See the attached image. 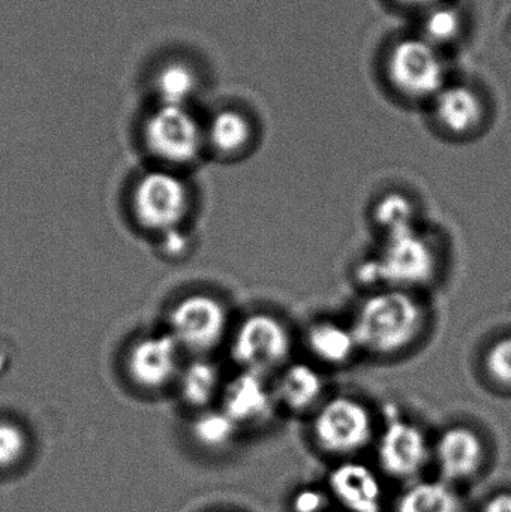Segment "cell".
<instances>
[{
	"instance_id": "10",
	"label": "cell",
	"mask_w": 511,
	"mask_h": 512,
	"mask_svg": "<svg viewBox=\"0 0 511 512\" xmlns=\"http://www.w3.org/2000/svg\"><path fill=\"white\" fill-rule=\"evenodd\" d=\"M219 408L240 430L267 426L272 423L279 409L272 379L239 370L230 379H225L219 397Z\"/></svg>"
},
{
	"instance_id": "13",
	"label": "cell",
	"mask_w": 511,
	"mask_h": 512,
	"mask_svg": "<svg viewBox=\"0 0 511 512\" xmlns=\"http://www.w3.org/2000/svg\"><path fill=\"white\" fill-rule=\"evenodd\" d=\"M332 504L344 512H383L384 484L371 466L357 460H341L327 478Z\"/></svg>"
},
{
	"instance_id": "21",
	"label": "cell",
	"mask_w": 511,
	"mask_h": 512,
	"mask_svg": "<svg viewBox=\"0 0 511 512\" xmlns=\"http://www.w3.org/2000/svg\"><path fill=\"white\" fill-rule=\"evenodd\" d=\"M242 430L222 411L209 408L198 412L192 423V436L195 441L210 451H222L234 444Z\"/></svg>"
},
{
	"instance_id": "14",
	"label": "cell",
	"mask_w": 511,
	"mask_h": 512,
	"mask_svg": "<svg viewBox=\"0 0 511 512\" xmlns=\"http://www.w3.org/2000/svg\"><path fill=\"white\" fill-rule=\"evenodd\" d=\"M279 409L294 415H312L327 397V378L312 361H291L273 376Z\"/></svg>"
},
{
	"instance_id": "7",
	"label": "cell",
	"mask_w": 511,
	"mask_h": 512,
	"mask_svg": "<svg viewBox=\"0 0 511 512\" xmlns=\"http://www.w3.org/2000/svg\"><path fill=\"white\" fill-rule=\"evenodd\" d=\"M387 74L396 92L411 101H434L447 86L440 48L422 36L402 39L392 48Z\"/></svg>"
},
{
	"instance_id": "12",
	"label": "cell",
	"mask_w": 511,
	"mask_h": 512,
	"mask_svg": "<svg viewBox=\"0 0 511 512\" xmlns=\"http://www.w3.org/2000/svg\"><path fill=\"white\" fill-rule=\"evenodd\" d=\"M180 354L182 348L168 331L141 337L126 357L129 378L144 390H162L179 378L183 366Z\"/></svg>"
},
{
	"instance_id": "2",
	"label": "cell",
	"mask_w": 511,
	"mask_h": 512,
	"mask_svg": "<svg viewBox=\"0 0 511 512\" xmlns=\"http://www.w3.org/2000/svg\"><path fill=\"white\" fill-rule=\"evenodd\" d=\"M441 256L431 236L419 228L383 237L377 255L360 267V280L381 288L419 292L437 282Z\"/></svg>"
},
{
	"instance_id": "8",
	"label": "cell",
	"mask_w": 511,
	"mask_h": 512,
	"mask_svg": "<svg viewBox=\"0 0 511 512\" xmlns=\"http://www.w3.org/2000/svg\"><path fill=\"white\" fill-rule=\"evenodd\" d=\"M144 137L155 158L177 167L195 164L206 147V131L185 105H162L147 120Z\"/></svg>"
},
{
	"instance_id": "5",
	"label": "cell",
	"mask_w": 511,
	"mask_h": 512,
	"mask_svg": "<svg viewBox=\"0 0 511 512\" xmlns=\"http://www.w3.org/2000/svg\"><path fill=\"white\" fill-rule=\"evenodd\" d=\"M168 333L182 351L191 352L194 357H209L230 337V310L215 295H186L171 309Z\"/></svg>"
},
{
	"instance_id": "15",
	"label": "cell",
	"mask_w": 511,
	"mask_h": 512,
	"mask_svg": "<svg viewBox=\"0 0 511 512\" xmlns=\"http://www.w3.org/2000/svg\"><path fill=\"white\" fill-rule=\"evenodd\" d=\"M434 117L440 128L453 138L480 134L488 120V107L473 87L446 86L434 101Z\"/></svg>"
},
{
	"instance_id": "3",
	"label": "cell",
	"mask_w": 511,
	"mask_h": 512,
	"mask_svg": "<svg viewBox=\"0 0 511 512\" xmlns=\"http://www.w3.org/2000/svg\"><path fill=\"white\" fill-rule=\"evenodd\" d=\"M228 348L239 370L272 379L293 361L294 337L284 319L257 310L237 322L228 337Z\"/></svg>"
},
{
	"instance_id": "22",
	"label": "cell",
	"mask_w": 511,
	"mask_h": 512,
	"mask_svg": "<svg viewBox=\"0 0 511 512\" xmlns=\"http://www.w3.org/2000/svg\"><path fill=\"white\" fill-rule=\"evenodd\" d=\"M425 20H423V35L426 41L431 42L435 47L452 44L462 33V17L458 9L449 5L431 6L426 9Z\"/></svg>"
},
{
	"instance_id": "16",
	"label": "cell",
	"mask_w": 511,
	"mask_h": 512,
	"mask_svg": "<svg viewBox=\"0 0 511 512\" xmlns=\"http://www.w3.org/2000/svg\"><path fill=\"white\" fill-rule=\"evenodd\" d=\"M303 345L312 363L321 369H342L354 363L360 352L350 322L317 319L311 322L303 334Z\"/></svg>"
},
{
	"instance_id": "23",
	"label": "cell",
	"mask_w": 511,
	"mask_h": 512,
	"mask_svg": "<svg viewBox=\"0 0 511 512\" xmlns=\"http://www.w3.org/2000/svg\"><path fill=\"white\" fill-rule=\"evenodd\" d=\"M194 90V74L186 66L171 65L159 74L158 93L162 105H183Z\"/></svg>"
},
{
	"instance_id": "20",
	"label": "cell",
	"mask_w": 511,
	"mask_h": 512,
	"mask_svg": "<svg viewBox=\"0 0 511 512\" xmlns=\"http://www.w3.org/2000/svg\"><path fill=\"white\" fill-rule=\"evenodd\" d=\"M372 222L381 236H393L419 228V210L407 194L387 192L372 207Z\"/></svg>"
},
{
	"instance_id": "29",
	"label": "cell",
	"mask_w": 511,
	"mask_h": 512,
	"mask_svg": "<svg viewBox=\"0 0 511 512\" xmlns=\"http://www.w3.org/2000/svg\"><path fill=\"white\" fill-rule=\"evenodd\" d=\"M399 2L404 3V5L407 6H413V8L429 9L431 6L440 3V0H399Z\"/></svg>"
},
{
	"instance_id": "26",
	"label": "cell",
	"mask_w": 511,
	"mask_h": 512,
	"mask_svg": "<svg viewBox=\"0 0 511 512\" xmlns=\"http://www.w3.org/2000/svg\"><path fill=\"white\" fill-rule=\"evenodd\" d=\"M330 505L329 493L318 487H302L290 501L291 512H326Z\"/></svg>"
},
{
	"instance_id": "4",
	"label": "cell",
	"mask_w": 511,
	"mask_h": 512,
	"mask_svg": "<svg viewBox=\"0 0 511 512\" xmlns=\"http://www.w3.org/2000/svg\"><path fill=\"white\" fill-rule=\"evenodd\" d=\"M311 417L312 439L329 456L353 459L377 439L374 414L357 397L329 396Z\"/></svg>"
},
{
	"instance_id": "11",
	"label": "cell",
	"mask_w": 511,
	"mask_h": 512,
	"mask_svg": "<svg viewBox=\"0 0 511 512\" xmlns=\"http://www.w3.org/2000/svg\"><path fill=\"white\" fill-rule=\"evenodd\" d=\"M432 460L441 480L465 483L473 480L488 462V447L483 436L465 424L447 427L432 444Z\"/></svg>"
},
{
	"instance_id": "19",
	"label": "cell",
	"mask_w": 511,
	"mask_h": 512,
	"mask_svg": "<svg viewBox=\"0 0 511 512\" xmlns=\"http://www.w3.org/2000/svg\"><path fill=\"white\" fill-rule=\"evenodd\" d=\"M395 512H464V502L456 486L447 481H413L399 495Z\"/></svg>"
},
{
	"instance_id": "17",
	"label": "cell",
	"mask_w": 511,
	"mask_h": 512,
	"mask_svg": "<svg viewBox=\"0 0 511 512\" xmlns=\"http://www.w3.org/2000/svg\"><path fill=\"white\" fill-rule=\"evenodd\" d=\"M179 393L183 402L198 412L212 408L221 397L225 379L221 367L209 357H194L180 370Z\"/></svg>"
},
{
	"instance_id": "9",
	"label": "cell",
	"mask_w": 511,
	"mask_h": 512,
	"mask_svg": "<svg viewBox=\"0 0 511 512\" xmlns=\"http://www.w3.org/2000/svg\"><path fill=\"white\" fill-rule=\"evenodd\" d=\"M375 445L381 471L396 480L413 481L432 460V442L425 430L396 411L387 415Z\"/></svg>"
},
{
	"instance_id": "1",
	"label": "cell",
	"mask_w": 511,
	"mask_h": 512,
	"mask_svg": "<svg viewBox=\"0 0 511 512\" xmlns=\"http://www.w3.org/2000/svg\"><path fill=\"white\" fill-rule=\"evenodd\" d=\"M350 325L362 354L396 358L411 351L425 336L429 310L419 292L375 289L360 301Z\"/></svg>"
},
{
	"instance_id": "27",
	"label": "cell",
	"mask_w": 511,
	"mask_h": 512,
	"mask_svg": "<svg viewBox=\"0 0 511 512\" xmlns=\"http://www.w3.org/2000/svg\"><path fill=\"white\" fill-rule=\"evenodd\" d=\"M162 246L170 256H180L189 249V240L182 228L170 231L162 236Z\"/></svg>"
},
{
	"instance_id": "18",
	"label": "cell",
	"mask_w": 511,
	"mask_h": 512,
	"mask_svg": "<svg viewBox=\"0 0 511 512\" xmlns=\"http://www.w3.org/2000/svg\"><path fill=\"white\" fill-rule=\"evenodd\" d=\"M206 144L222 158H239L254 143V125L237 110L219 111L206 129Z\"/></svg>"
},
{
	"instance_id": "24",
	"label": "cell",
	"mask_w": 511,
	"mask_h": 512,
	"mask_svg": "<svg viewBox=\"0 0 511 512\" xmlns=\"http://www.w3.org/2000/svg\"><path fill=\"white\" fill-rule=\"evenodd\" d=\"M483 370L494 387L511 391V336L501 337L489 345L483 355Z\"/></svg>"
},
{
	"instance_id": "28",
	"label": "cell",
	"mask_w": 511,
	"mask_h": 512,
	"mask_svg": "<svg viewBox=\"0 0 511 512\" xmlns=\"http://www.w3.org/2000/svg\"><path fill=\"white\" fill-rule=\"evenodd\" d=\"M480 512H511V490H501L489 496Z\"/></svg>"
},
{
	"instance_id": "6",
	"label": "cell",
	"mask_w": 511,
	"mask_h": 512,
	"mask_svg": "<svg viewBox=\"0 0 511 512\" xmlns=\"http://www.w3.org/2000/svg\"><path fill=\"white\" fill-rule=\"evenodd\" d=\"M191 209V192L171 171L144 174L132 191V212L144 230L164 234L179 230Z\"/></svg>"
},
{
	"instance_id": "25",
	"label": "cell",
	"mask_w": 511,
	"mask_h": 512,
	"mask_svg": "<svg viewBox=\"0 0 511 512\" xmlns=\"http://www.w3.org/2000/svg\"><path fill=\"white\" fill-rule=\"evenodd\" d=\"M27 438L23 429L9 421H0V469H8L20 462L26 453Z\"/></svg>"
}]
</instances>
